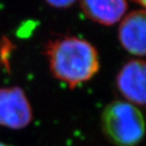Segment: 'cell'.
I'll return each mask as SVG.
<instances>
[{"label":"cell","mask_w":146,"mask_h":146,"mask_svg":"<svg viewBox=\"0 0 146 146\" xmlns=\"http://www.w3.org/2000/svg\"><path fill=\"white\" fill-rule=\"evenodd\" d=\"M146 68L143 60H131L119 71L116 78L117 88L125 101L135 104L144 106L146 100Z\"/></svg>","instance_id":"cell-4"},{"label":"cell","mask_w":146,"mask_h":146,"mask_svg":"<svg viewBox=\"0 0 146 146\" xmlns=\"http://www.w3.org/2000/svg\"><path fill=\"white\" fill-rule=\"evenodd\" d=\"M104 134L117 146H135L144 136L145 123L141 111L127 101H115L102 113Z\"/></svg>","instance_id":"cell-2"},{"label":"cell","mask_w":146,"mask_h":146,"mask_svg":"<svg viewBox=\"0 0 146 146\" xmlns=\"http://www.w3.org/2000/svg\"><path fill=\"white\" fill-rule=\"evenodd\" d=\"M33 109L25 92L17 86L0 88V125L11 129L27 127Z\"/></svg>","instance_id":"cell-3"},{"label":"cell","mask_w":146,"mask_h":146,"mask_svg":"<svg viewBox=\"0 0 146 146\" xmlns=\"http://www.w3.org/2000/svg\"><path fill=\"white\" fill-rule=\"evenodd\" d=\"M45 1L54 8H68L74 4L77 0H45Z\"/></svg>","instance_id":"cell-7"},{"label":"cell","mask_w":146,"mask_h":146,"mask_svg":"<svg viewBox=\"0 0 146 146\" xmlns=\"http://www.w3.org/2000/svg\"><path fill=\"white\" fill-rule=\"evenodd\" d=\"M46 55L53 76L69 87L89 81L100 68L97 49L82 38L72 36L52 41Z\"/></svg>","instance_id":"cell-1"},{"label":"cell","mask_w":146,"mask_h":146,"mask_svg":"<svg viewBox=\"0 0 146 146\" xmlns=\"http://www.w3.org/2000/svg\"><path fill=\"white\" fill-rule=\"evenodd\" d=\"M119 27V41L125 50L135 56L145 55L146 19L144 11L125 14Z\"/></svg>","instance_id":"cell-5"},{"label":"cell","mask_w":146,"mask_h":146,"mask_svg":"<svg viewBox=\"0 0 146 146\" xmlns=\"http://www.w3.org/2000/svg\"><path fill=\"white\" fill-rule=\"evenodd\" d=\"M0 146H10V145H7L6 143H4V142H1V141H0Z\"/></svg>","instance_id":"cell-9"},{"label":"cell","mask_w":146,"mask_h":146,"mask_svg":"<svg viewBox=\"0 0 146 146\" xmlns=\"http://www.w3.org/2000/svg\"><path fill=\"white\" fill-rule=\"evenodd\" d=\"M132 1L137 3V4L141 5V7H144V6H145V0H132Z\"/></svg>","instance_id":"cell-8"},{"label":"cell","mask_w":146,"mask_h":146,"mask_svg":"<svg viewBox=\"0 0 146 146\" xmlns=\"http://www.w3.org/2000/svg\"><path fill=\"white\" fill-rule=\"evenodd\" d=\"M84 15L101 25L111 26L126 14V0H81Z\"/></svg>","instance_id":"cell-6"}]
</instances>
